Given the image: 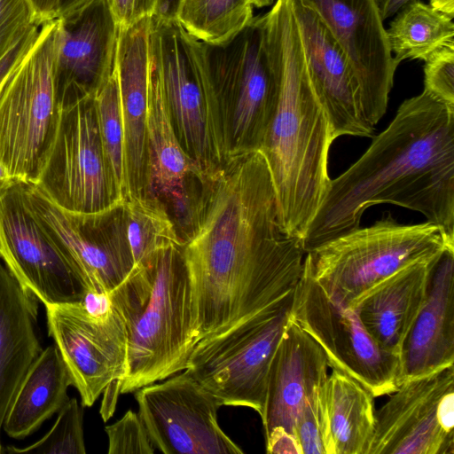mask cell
<instances>
[{
  "mask_svg": "<svg viewBox=\"0 0 454 454\" xmlns=\"http://www.w3.org/2000/svg\"><path fill=\"white\" fill-rule=\"evenodd\" d=\"M72 380L53 343L43 349L22 380L3 422L12 438L22 439L36 431L69 400Z\"/></svg>",
  "mask_w": 454,
  "mask_h": 454,
  "instance_id": "484cf974",
  "label": "cell"
},
{
  "mask_svg": "<svg viewBox=\"0 0 454 454\" xmlns=\"http://www.w3.org/2000/svg\"><path fill=\"white\" fill-rule=\"evenodd\" d=\"M454 238L434 223H399L390 214L372 225L306 253L303 263L335 303L353 309L378 284L403 268L438 258Z\"/></svg>",
  "mask_w": 454,
  "mask_h": 454,
  "instance_id": "5b68a950",
  "label": "cell"
},
{
  "mask_svg": "<svg viewBox=\"0 0 454 454\" xmlns=\"http://www.w3.org/2000/svg\"><path fill=\"white\" fill-rule=\"evenodd\" d=\"M325 382L306 398L295 420L294 435L302 454H333Z\"/></svg>",
  "mask_w": 454,
  "mask_h": 454,
  "instance_id": "d6a6232c",
  "label": "cell"
},
{
  "mask_svg": "<svg viewBox=\"0 0 454 454\" xmlns=\"http://www.w3.org/2000/svg\"><path fill=\"white\" fill-rule=\"evenodd\" d=\"M127 330V364L121 394L185 370L193 348L192 288L182 247L159 251L135 267L110 294Z\"/></svg>",
  "mask_w": 454,
  "mask_h": 454,
  "instance_id": "277c9868",
  "label": "cell"
},
{
  "mask_svg": "<svg viewBox=\"0 0 454 454\" xmlns=\"http://www.w3.org/2000/svg\"><path fill=\"white\" fill-rule=\"evenodd\" d=\"M424 67V89L454 105V45L437 51Z\"/></svg>",
  "mask_w": 454,
  "mask_h": 454,
  "instance_id": "d590c367",
  "label": "cell"
},
{
  "mask_svg": "<svg viewBox=\"0 0 454 454\" xmlns=\"http://www.w3.org/2000/svg\"><path fill=\"white\" fill-rule=\"evenodd\" d=\"M250 0H180L176 21L207 45H221L254 17Z\"/></svg>",
  "mask_w": 454,
  "mask_h": 454,
  "instance_id": "f546056e",
  "label": "cell"
},
{
  "mask_svg": "<svg viewBox=\"0 0 454 454\" xmlns=\"http://www.w3.org/2000/svg\"><path fill=\"white\" fill-rule=\"evenodd\" d=\"M93 0H60L57 19L67 18L78 12Z\"/></svg>",
  "mask_w": 454,
  "mask_h": 454,
  "instance_id": "b9f144b4",
  "label": "cell"
},
{
  "mask_svg": "<svg viewBox=\"0 0 454 454\" xmlns=\"http://www.w3.org/2000/svg\"><path fill=\"white\" fill-rule=\"evenodd\" d=\"M262 16L279 90L259 150L271 176L281 223L301 239L328 189V154L335 139L307 71L291 0H276Z\"/></svg>",
  "mask_w": 454,
  "mask_h": 454,
  "instance_id": "3957f363",
  "label": "cell"
},
{
  "mask_svg": "<svg viewBox=\"0 0 454 454\" xmlns=\"http://www.w3.org/2000/svg\"><path fill=\"white\" fill-rule=\"evenodd\" d=\"M37 300L27 294L0 259V453L6 411L43 350L35 333Z\"/></svg>",
  "mask_w": 454,
  "mask_h": 454,
  "instance_id": "d4e9b609",
  "label": "cell"
},
{
  "mask_svg": "<svg viewBox=\"0 0 454 454\" xmlns=\"http://www.w3.org/2000/svg\"><path fill=\"white\" fill-rule=\"evenodd\" d=\"M225 156L259 150L278 98L277 70L265 47L262 16L227 43H204Z\"/></svg>",
  "mask_w": 454,
  "mask_h": 454,
  "instance_id": "8992f818",
  "label": "cell"
},
{
  "mask_svg": "<svg viewBox=\"0 0 454 454\" xmlns=\"http://www.w3.org/2000/svg\"><path fill=\"white\" fill-rule=\"evenodd\" d=\"M152 16L120 28L115 74L124 129L126 197L146 189V116ZM124 198V199H125Z\"/></svg>",
  "mask_w": 454,
  "mask_h": 454,
  "instance_id": "ffe728a7",
  "label": "cell"
},
{
  "mask_svg": "<svg viewBox=\"0 0 454 454\" xmlns=\"http://www.w3.org/2000/svg\"><path fill=\"white\" fill-rule=\"evenodd\" d=\"M15 180L12 179L6 169L0 163V192L8 188Z\"/></svg>",
  "mask_w": 454,
  "mask_h": 454,
  "instance_id": "f6af8a7d",
  "label": "cell"
},
{
  "mask_svg": "<svg viewBox=\"0 0 454 454\" xmlns=\"http://www.w3.org/2000/svg\"><path fill=\"white\" fill-rule=\"evenodd\" d=\"M291 302L248 317L198 341L185 371L220 406L247 407L262 415L269 371Z\"/></svg>",
  "mask_w": 454,
  "mask_h": 454,
  "instance_id": "9c48e42d",
  "label": "cell"
},
{
  "mask_svg": "<svg viewBox=\"0 0 454 454\" xmlns=\"http://www.w3.org/2000/svg\"><path fill=\"white\" fill-rule=\"evenodd\" d=\"M180 0H157L152 16L164 21H176Z\"/></svg>",
  "mask_w": 454,
  "mask_h": 454,
  "instance_id": "60d3db41",
  "label": "cell"
},
{
  "mask_svg": "<svg viewBox=\"0 0 454 454\" xmlns=\"http://www.w3.org/2000/svg\"><path fill=\"white\" fill-rule=\"evenodd\" d=\"M121 217L134 268L145 266L162 249L184 245L168 209L157 198L126 197L121 203Z\"/></svg>",
  "mask_w": 454,
  "mask_h": 454,
  "instance_id": "f1b7e54d",
  "label": "cell"
},
{
  "mask_svg": "<svg viewBox=\"0 0 454 454\" xmlns=\"http://www.w3.org/2000/svg\"><path fill=\"white\" fill-rule=\"evenodd\" d=\"M41 25L33 26L24 36L0 59V84L12 68L28 52L35 43Z\"/></svg>",
  "mask_w": 454,
  "mask_h": 454,
  "instance_id": "74e56055",
  "label": "cell"
},
{
  "mask_svg": "<svg viewBox=\"0 0 454 454\" xmlns=\"http://www.w3.org/2000/svg\"><path fill=\"white\" fill-rule=\"evenodd\" d=\"M399 358V384L454 365V247L445 248L433 267Z\"/></svg>",
  "mask_w": 454,
  "mask_h": 454,
  "instance_id": "603a6c76",
  "label": "cell"
},
{
  "mask_svg": "<svg viewBox=\"0 0 454 454\" xmlns=\"http://www.w3.org/2000/svg\"><path fill=\"white\" fill-rule=\"evenodd\" d=\"M59 29L58 20L43 24L32 48L0 84V163L18 182L35 183L57 129Z\"/></svg>",
  "mask_w": 454,
  "mask_h": 454,
  "instance_id": "52a82bcc",
  "label": "cell"
},
{
  "mask_svg": "<svg viewBox=\"0 0 454 454\" xmlns=\"http://www.w3.org/2000/svg\"><path fill=\"white\" fill-rule=\"evenodd\" d=\"M322 20L348 58L375 129L387 111L398 64L389 48L380 0H300Z\"/></svg>",
  "mask_w": 454,
  "mask_h": 454,
  "instance_id": "e0dca14e",
  "label": "cell"
},
{
  "mask_svg": "<svg viewBox=\"0 0 454 454\" xmlns=\"http://www.w3.org/2000/svg\"><path fill=\"white\" fill-rule=\"evenodd\" d=\"M120 28L129 27L154 12L157 0H107Z\"/></svg>",
  "mask_w": 454,
  "mask_h": 454,
  "instance_id": "8d00e7d4",
  "label": "cell"
},
{
  "mask_svg": "<svg viewBox=\"0 0 454 454\" xmlns=\"http://www.w3.org/2000/svg\"><path fill=\"white\" fill-rule=\"evenodd\" d=\"M290 317L322 348L329 367L365 387L375 397L399 385V356L382 349L354 309L333 301L304 265L293 294Z\"/></svg>",
  "mask_w": 454,
  "mask_h": 454,
  "instance_id": "7c38bea8",
  "label": "cell"
},
{
  "mask_svg": "<svg viewBox=\"0 0 454 454\" xmlns=\"http://www.w3.org/2000/svg\"><path fill=\"white\" fill-rule=\"evenodd\" d=\"M53 62L59 105L95 97L115 69L120 27L107 0H93L74 14L57 19Z\"/></svg>",
  "mask_w": 454,
  "mask_h": 454,
  "instance_id": "ac0fdd59",
  "label": "cell"
},
{
  "mask_svg": "<svg viewBox=\"0 0 454 454\" xmlns=\"http://www.w3.org/2000/svg\"><path fill=\"white\" fill-rule=\"evenodd\" d=\"M429 5L435 11L454 18V0H429Z\"/></svg>",
  "mask_w": 454,
  "mask_h": 454,
  "instance_id": "ee69618b",
  "label": "cell"
},
{
  "mask_svg": "<svg viewBox=\"0 0 454 454\" xmlns=\"http://www.w3.org/2000/svg\"><path fill=\"white\" fill-rule=\"evenodd\" d=\"M387 30L389 48L399 65L406 59L427 61L454 45L453 18L419 0L404 5Z\"/></svg>",
  "mask_w": 454,
  "mask_h": 454,
  "instance_id": "83f0119b",
  "label": "cell"
},
{
  "mask_svg": "<svg viewBox=\"0 0 454 454\" xmlns=\"http://www.w3.org/2000/svg\"><path fill=\"white\" fill-rule=\"evenodd\" d=\"M182 235L192 288V339L292 301L305 251L283 227L260 150L232 152L203 170Z\"/></svg>",
  "mask_w": 454,
  "mask_h": 454,
  "instance_id": "6da1fadb",
  "label": "cell"
},
{
  "mask_svg": "<svg viewBox=\"0 0 454 454\" xmlns=\"http://www.w3.org/2000/svg\"><path fill=\"white\" fill-rule=\"evenodd\" d=\"M34 184L72 214H96L123 201L105 158L94 97L60 106L52 143Z\"/></svg>",
  "mask_w": 454,
  "mask_h": 454,
  "instance_id": "30bf717a",
  "label": "cell"
},
{
  "mask_svg": "<svg viewBox=\"0 0 454 454\" xmlns=\"http://www.w3.org/2000/svg\"><path fill=\"white\" fill-rule=\"evenodd\" d=\"M146 153L145 195L159 199L166 207L168 203L184 222L197 192L192 188V180L198 181L201 171L179 142L157 67L150 55Z\"/></svg>",
  "mask_w": 454,
  "mask_h": 454,
  "instance_id": "7402d4cb",
  "label": "cell"
},
{
  "mask_svg": "<svg viewBox=\"0 0 454 454\" xmlns=\"http://www.w3.org/2000/svg\"><path fill=\"white\" fill-rule=\"evenodd\" d=\"M438 258L403 268L367 292L354 306L364 327L382 349L400 355L426 299Z\"/></svg>",
  "mask_w": 454,
  "mask_h": 454,
  "instance_id": "cb8c5ba5",
  "label": "cell"
},
{
  "mask_svg": "<svg viewBox=\"0 0 454 454\" xmlns=\"http://www.w3.org/2000/svg\"><path fill=\"white\" fill-rule=\"evenodd\" d=\"M375 411L369 454H454V365L405 380Z\"/></svg>",
  "mask_w": 454,
  "mask_h": 454,
  "instance_id": "5bb4252c",
  "label": "cell"
},
{
  "mask_svg": "<svg viewBox=\"0 0 454 454\" xmlns=\"http://www.w3.org/2000/svg\"><path fill=\"white\" fill-rule=\"evenodd\" d=\"M314 91L330 122L333 138L370 137L358 79L344 51L319 16L300 0H291Z\"/></svg>",
  "mask_w": 454,
  "mask_h": 454,
  "instance_id": "d6986e66",
  "label": "cell"
},
{
  "mask_svg": "<svg viewBox=\"0 0 454 454\" xmlns=\"http://www.w3.org/2000/svg\"><path fill=\"white\" fill-rule=\"evenodd\" d=\"M100 140L111 176L123 200L126 196L124 129L115 69L94 97Z\"/></svg>",
  "mask_w": 454,
  "mask_h": 454,
  "instance_id": "4dcf8cb0",
  "label": "cell"
},
{
  "mask_svg": "<svg viewBox=\"0 0 454 454\" xmlns=\"http://www.w3.org/2000/svg\"><path fill=\"white\" fill-rule=\"evenodd\" d=\"M37 222L84 281L89 294L109 295L134 268L123 230L121 203L89 215L72 214L34 184L20 182Z\"/></svg>",
  "mask_w": 454,
  "mask_h": 454,
  "instance_id": "4fadbf2b",
  "label": "cell"
},
{
  "mask_svg": "<svg viewBox=\"0 0 454 454\" xmlns=\"http://www.w3.org/2000/svg\"><path fill=\"white\" fill-rule=\"evenodd\" d=\"M138 414L164 454H242L221 428L215 396L185 370L137 390Z\"/></svg>",
  "mask_w": 454,
  "mask_h": 454,
  "instance_id": "9a60e30c",
  "label": "cell"
},
{
  "mask_svg": "<svg viewBox=\"0 0 454 454\" xmlns=\"http://www.w3.org/2000/svg\"><path fill=\"white\" fill-rule=\"evenodd\" d=\"M105 430L108 437V454H153L155 451L139 414L131 410Z\"/></svg>",
  "mask_w": 454,
  "mask_h": 454,
  "instance_id": "836d02e7",
  "label": "cell"
},
{
  "mask_svg": "<svg viewBox=\"0 0 454 454\" xmlns=\"http://www.w3.org/2000/svg\"><path fill=\"white\" fill-rule=\"evenodd\" d=\"M36 24L30 0H0V59Z\"/></svg>",
  "mask_w": 454,
  "mask_h": 454,
  "instance_id": "e575fe53",
  "label": "cell"
},
{
  "mask_svg": "<svg viewBox=\"0 0 454 454\" xmlns=\"http://www.w3.org/2000/svg\"><path fill=\"white\" fill-rule=\"evenodd\" d=\"M36 23L43 25L58 17L60 0H30Z\"/></svg>",
  "mask_w": 454,
  "mask_h": 454,
  "instance_id": "ab89813d",
  "label": "cell"
},
{
  "mask_svg": "<svg viewBox=\"0 0 454 454\" xmlns=\"http://www.w3.org/2000/svg\"><path fill=\"white\" fill-rule=\"evenodd\" d=\"M254 6L258 8L269 6L273 4L274 0H250Z\"/></svg>",
  "mask_w": 454,
  "mask_h": 454,
  "instance_id": "bcb514c9",
  "label": "cell"
},
{
  "mask_svg": "<svg viewBox=\"0 0 454 454\" xmlns=\"http://www.w3.org/2000/svg\"><path fill=\"white\" fill-rule=\"evenodd\" d=\"M149 55L182 147L200 171L215 166L224 153L204 43L176 21L152 16Z\"/></svg>",
  "mask_w": 454,
  "mask_h": 454,
  "instance_id": "ba28073f",
  "label": "cell"
},
{
  "mask_svg": "<svg viewBox=\"0 0 454 454\" xmlns=\"http://www.w3.org/2000/svg\"><path fill=\"white\" fill-rule=\"evenodd\" d=\"M384 203L419 212L454 238V105L426 89L331 179L301 238L305 253L356 230L368 207Z\"/></svg>",
  "mask_w": 454,
  "mask_h": 454,
  "instance_id": "7a4b0ae2",
  "label": "cell"
},
{
  "mask_svg": "<svg viewBox=\"0 0 454 454\" xmlns=\"http://www.w3.org/2000/svg\"><path fill=\"white\" fill-rule=\"evenodd\" d=\"M325 388L333 454H369L375 429V396L337 370L328 375Z\"/></svg>",
  "mask_w": 454,
  "mask_h": 454,
  "instance_id": "4316f807",
  "label": "cell"
},
{
  "mask_svg": "<svg viewBox=\"0 0 454 454\" xmlns=\"http://www.w3.org/2000/svg\"><path fill=\"white\" fill-rule=\"evenodd\" d=\"M415 0H380L381 17L388 19L397 13L404 5Z\"/></svg>",
  "mask_w": 454,
  "mask_h": 454,
  "instance_id": "7bdbcfd3",
  "label": "cell"
},
{
  "mask_svg": "<svg viewBox=\"0 0 454 454\" xmlns=\"http://www.w3.org/2000/svg\"><path fill=\"white\" fill-rule=\"evenodd\" d=\"M328 367L322 348L289 313L269 371L261 416L264 436L274 428H283L294 435L299 410L315 388L327 380Z\"/></svg>",
  "mask_w": 454,
  "mask_h": 454,
  "instance_id": "44dd1931",
  "label": "cell"
},
{
  "mask_svg": "<svg viewBox=\"0 0 454 454\" xmlns=\"http://www.w3.org/2000/svg\"><path fill=\"white\" fill-rule=\"evenodd\" d=\"M47 328L82 404L90 407L113 382L124 377L128 336L109 295L45 306ZM121 389V388H120Z\"/></svg>",
  "mask_w": 454,
  "mask_h": 454,
  "instance_id": "8fae6325",
  "label": "cell"
},
{
  "mask_svg": "<svg viewBox=\"0 0 454 454\" xmlns=\"http://www.w3.org/2000/svg\"><path fill=\"white\" fill-rule=\"evenodd\" d=\"M83 405L76 398H69L58 412L50 431L33 444L20 448L8 446V453L85 454L83 436Z\"/></svg>",
  "mask_w": 454,
  "mask_h": 454,
  "instance_id": "1f68e13d",
  "label": "cell"
},
{
  "mask_svg": "<svg viewBox=\"0 0 454 454\" xmlns=\"http://www.w3.org/2000/svg\"><path fill=\"white\" fill-rule=\"evenodd\" d=\"M267 453L302 454L297 438L283 428H274L265 436Z\"/></svg>",
  "mask_w": 454,
  "mask_h": 454,
  "instance_id": "f35d334b",
  "label": "cell"
},
{
  "mask_svg": "<svg viewBox=\"0 0 454 454\" xmlns=\"http://www.w3.org/2000/svg\"><path fill=\"white\" fill-rule=\"evenodd\" d=\"M0 259L44 306L84 301L88 288L27 207L20 182L0 192Z\"/></svg>",
  "mask_w": 454,
  "mask_h": 454,
  "instance_id": "2e32d148",
  "label": "cell"
}]
</instances>
